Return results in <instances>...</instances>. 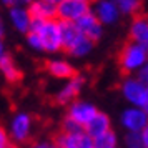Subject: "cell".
<instances>
[{
	"label": "cell",
	"instance_id": "6da1fadb",
	"mask_svg": "<svg viewBox=\"0 0 148 148\" xmlns=\"http://www.w3.org/2000/svg\"><path fill=\"white\" fill-rule=\"evenodd\" d=\"M32 30L40 38L42 45H43V53L53 55L63 50V43H62V22L58 18L45 20V22H35Z\"/></svg>",
	"mask_w": 148,
	"mask_h": 148
},
{
	"label": "cell",
	"instance_id": "7a4b0ae2",
	"mask_svg": "<svg viewBox=\"0 0 148 148\" xmlns=\"http://www.w3.org/2000/svg\"><path fill=\"white\" fill-rule=\"evenodd\" d=\"M148 63V50L138 43L128 42L118 52V67L123 73L136 75L143 65Z\"/></svg>",
	"mask_w": 148,
	"mask_h": 148
},
{
	"label": "cell",
	"instance_id": "3957f363",
	"mask_svg": "<svg viewBox=\"0 0 148 148\" xmlns=\"http://www.w3.org/2000/svg\"><path fill=\"white\" fill-rule=\"evenodd\" d=\"M121 97L130 103V107L145 108L148 103V85L136 77V75H127L120 83Z\"/></svg>",
	"mask_w": 148,
	"mask_h": 148
},
{
	"label": "cell",
	"instance_id": "277c9868",
	"mask_svg": "<svg viewBox=\"0 0 148 148\" xmlns=\"http://www.w3.org/2000/svg\"><path fill=\"white\" fill-rule=\"evenodd\" d=\"M92 12V3L87 0H62L57 5V18L60 22L77 23L82 17Z\"/></svg>",
	"mask_w": 148,
	"mask_h": 148
},
{
	"label": "cell",
	"instance_id": "5b68a950",
	"mask_svg": "<svg viewBox=\"0 0 148 148\" xmlns=\"http://www.w3.org/2000/svg\"><path fill=\"white\" fill-rule=\"evenodd\" d=\"M8 133L17 145L28 143V140L32 138V133H34V118L25 112L14 115V118L10 120Z\"/></svg>",
	"mask_w": 148,
	"mask_h": 148
},
{
	"label": "cell",
	"instance_id": "8992f818",
	"mask_svg": "<svg viewBox=\"0 0 148 148\" xmlns=\"http://www.w3.org/2000/svg\"><path fill=\"white\" fill-rule=\"evenodd\" d=\"M120 123L127 133H141L148 127V112L140 107H128L121 112Z\"/></svg>",
	"mask_w": 148,
	"mask_h": 148
},
{
	"label": "cell",
	"instance_id": "52a82bcc",
	"mask_svg": "<svg viewBox=\"0 0 148 148\" xmlns=\"http://www.w3.org/2000/svg\"><path fill=\"white\" fill-rule=\"evenodd\" d=\"M55 147L57 148H93V138L85 132H58L55 135Z\"/></svg>",
	"mask_w": 148,
	"mask_h": 148
},
{
	"label": "cell",
	"instance_id": "ba28073f",
	"mask_svg": "<svg viewBox=\"0 0 148 148\" xmlns=\"http://www.w3.org/2000/svg\"><path fill=\"white\" fill-rule=\"evenodd\" d=\"M100 110L95 107L93 103H90V101H85V100H75L73 103H70L67 108V115L70 120H73L75 123H78L80 127H87L90 121L93 120L97 113H98Z\"/></svg>",
	"mask_w": 148,
	"mask_h": 148
},
{
	"label": "cell",
	"instance_id": "9c48e42d",
	"mask_svg": "<svg viewBox=\"0 0 148 148\" xmlns=\"http://www.w3.org/2000/svg\"><path fill=\"white\" fill-rule=\"evenodd\" d=\"M7 18L10 27L22 35H27L34 28V23H35L28 7H22V5H14V7L8 8Z\"/></svg>",
	"mask_w": 148,
	"mask_h": 148
},
{
	"label": "cell",
	"instance_id": "30bf717a",
	"mask_svg": "<svg viewBox=\"0 0 148 148\" xmlns=\"http://www.w3.org/2000/svg\"><path fill=\"white\" fill-rule=\"evenodd\" d=\"M92 12L105 27L107 25H115L123 15L115 0H95L92 3Z\"/></svg>",
	"mask_w": 148,
	"mask_h": 148
},
{
	"label": "cell",
	"instance_id": "8fae6325",
	"mask_svg": "<svg viewBox=\"0 0 148 148\" xmlns=\"http://www.w3.org/2000/svg\"><path fill=\"white\" fill-rule=\"evenodd\" d=\"M83 85H85V78L82 75H75L70 80H65V83L62 85V88L57 92L55 95V101L58 105H70L77 100V97L80 95V92L83 90Z\"/></svg>",
	"mask_w": 148,
	"mask_h": 148
},
{
	"label": "cell",
	"instance_id": "7c38bea8",
	"mask_svg": "<svg viewBox=\"0 0 148 148\" xmlns=\"http://www.w3.org/2000/svg\"><path fill=\"white\" fill-rule=\"evenodd\" d=\"M128 37L130 42L138 43L148 50V15H135L128 25Z\"/></svg>",
	"mask_w": 148,
	"mask_h": 148
},
{
	"label": "cell",
	"instance_id": "4fadbf2b",
	"mask_svg": "<svg viewBox=\"0 0 148 148\" xmlns=\"http://www.w3.org/2000/svg\"><path fill=\"white\" fill-rule=\"evenodd\" d=\"M77 27L80 28V32L85 35L87 38H90L92 42L97 43V42L101 38V35H103L105 25L95 17L93 12H90V14H87L85 17H82L80 20L77 22Z\"/></svg>",
	"mask_w": 148,
	"mask_h": 148
},
{
	"label": "cell",
	"instance_id": "5bb4252c",
	"mask_svg": "<svg viewBox=\"0 0 148 148\" xmlns=\"http://www.w3.org/2000/svg\"><path fill=\"white\" fill-rule=\"evenodd\" d=\"M45 70L50 77L57 80H70L72 77L77 75L75 67L65 58H50L45 65Z\"/></svg>",
	"mask_w": 148,
	"mask_h": 148
},
{
	"label": "cell",
	"instance_id": "9a60e30c",
	"mask_svg": "<svg viewBox=\"0 0 148 148\" xmlns=\"http://www.w3.org/2000/svg\"><path fill=\"white\" fill-rule=\"evenodd\" d=\"M28 10L34 17L35 22H45V20H53L57 18V5L47 0H34Z\"/></svg>",
	"mask_w": 148,
	"mask_h": 148
},
{
	"label": "cell",
	"instance_id": "2e32d148",
	"mask_svg": "<svg viewBox=\"0 0 148 148\" xmlns=\"http://www.w3.org/2000/svg\"><path fill=\"white\" fill-rule=\"evenodd\" d=\"M83 37L85 35L80 32V28L77 27V23L62 22V43H63V52L68 53Z\"/></svg>",
	"mask_w": 148,
	"mask_h": 148
},
{
	"label": "cell",
	"instance_id": "e0dca14e",
	"mask_svg": "<svg viewBox=\"0 0 148 148\" xmlns=\"http://www.w3.org/2000/svg\"><path fill=\"white\" fill-rule=\"evenodd\" d=\"M85 132L92 138H98L101 135L112 132V120H110V116L107 113H103V112H98L97 116L85 127Z\"/></svg>",
	"mask_w": 148,
	"mask_h": 148
},
{
	"label": "cell",
	"instance_id": "ac0fdd59",
	"mask_svg": "<svg viewBox=\"0 0 148 148\" xmlns=\"http://www.w3.org/2000/svg\"><path fill=\"white\" fill-rule=\"evenodd\" d=\"M0 73L8 83H18L22 80V70L8 53L0 58Z\"/></svg>",
	"mask_w": 148,
	"mask_h": 148
},
{
	"label": "cell",
	"instance_id": "d6986e66",
	"mask_svg": "<svg viewBox=\"0 0 148 148\" xmlns=\"http://www.w3.org/2000/svg\"><path fill=\"white\" fill-rule=\"evenodd\" d=\"M115 2L120 7L121 14L127 17H135L141 10V0H115Z\"/></svg>",
	"mask_w": 148,
	"mask_h": 148
},
{
	"label": "cell",
	"instance_id": "ffe728a7",
	"mask_svg": "<svg viewBox=\"0 0 148 148\" xmlns=\"http://www.w3.org/2000/svg\"><path fill=\"white\" fill-rule=\"evenodd\" d=\"M116 147H118V136L113 130L98 136V138H93V148H116Z\"/></svg>",
	"mask_w": 148,
	"mask_h": 148
},
{
	"label": "cell",
	"instance_id": "44dd1931",
	"mask_svg": "<svg viewBox=\"0 0 148 148\" xmlns=\"http://www.w3.org/2000/svg\"><path fill=\"white\" fill-rule=\"evenodd\" d=\"M25 43H27V47L30 48V50L38 52V53H43V45H42L38 35L35 34L34 30H30V32L25 35Z\"/></svg>",
	"mask_w": 148,
	"mask_h": 148
},
{
	"label": "cell",
	"instance_id": "7402d4cb",
	"mask_svg": "<svg viewBox=\"0 0 148 148\" xmlns=\"http://www.w3.org/2000/svg\"><path fill=\"white\" fill-rule=\"evenodd\" d=\"M125 147L127 148H148L143 141L141 133H127L125 135Z\"/></svg>",
	"mask_w": 148,
	"mask_h": 148
},
{
	"label": "cell",
	"instance_id": "603a6c76",
	"mask_svg": "<svg viewBox=\"0 0 148 148\" xmlns=\"http://www.w3.org/2000/svg\"><path fill=\"white\" fill-rule=\"evenodd\" d=\"M18 145L12 140V136L8 133V130L0 125V148H17Z\"/></svg>",
	"mask_w": 148,
	"mask_h": 148
},
{
	"label": "cell",
	"instance_id": "cb8c5ba5",
	"mask_svg": "<svg viewBox=\"0 0 148 148\" xmlns=\"http://www.w3.org/2000/svg\"><path fill=\"white\" fill-rule=\"evenodd\" d=\"M62 132H80V130H85L83 127H80L78 123H75L73 120H70L68 116H65L63 118V121H62Z\"/></svg>",
	"mask_w": 148,
	"mask_h": 148
},
{
	"label": "cell",
	"instance_id": "d4e9b609",
	"mask_svg": "<svg viewBox=\"0 0 148 148\" xmlns=\"http://www.w3.org/2000/svg\"><path fill=\"white\" fill-rule=\"evenodd\" d=\"M25 148H57L53 140H37L32 143H27Z\"/></svg>",
	"mask_w": 148,
	"mask_h": 148
},
{
	"label": "cell",
	"instance_id": "484cf974",
	"mask_svg": "<svg viewBox=\"0 0 148 148\" xmlns=\"http://www.w3.org/2000/svg\"><path fill=\"white\" fill-rule=\"evenodd\" d=\"M136 77H138L143 83H147V85H148V63H145V65H143V68H141L140 72L136 73Z\"/></svg>",
	"mask_w": 148,
	"mask_h": 148
},
{
	"label": "cell",
	"instance_id": "4316f807",
	"mask_svg": "<svg viewBox=\"0 0 148 148\" xmlns=\"http://www.w3.org/2000/svg\"><path fill=\"white\" fill-rule=\"evenodd\" d=\"M34 0H14V5H22V7H28Z\"/></svg>",
	"mask_w": 148,
	"mask_h": 148
},
{
	"label": "cell",
	"instance_id": "83f0119b",
	"mask_svg": "<svg viewBox=\"0 0 148 148\" xmlns=\"http://www.w3.org/2000/svg\"><path fill=\"white\" fill-rule=\"evenodd\" d=\"M5 35V22H3V17L0 15V38H3Z\"/></svg>",
	"mask_w": 148,
	"mask_h": 148
},
{
	"label": "cell",
	"instance_id": "f1b7e54d",
	"mask_svg": "<svg viewBox=\"0 0 148 148\" xmlns=\"http://www.w3.org/2000/svg\"><path fill=\"white\" fill-rule=\"evenodd\" d=\"M7 55V50H5V43H3V38H0V58Z\"/></svg>",
	"mask_w": 148,
	"mask_h": 148
},
{
	"label": "cell",
	"instance_id": "f546056e",
	"mask_svg": "<svg viewBox=\"0 0 148 148\" xmlns=\"http://www.w3.org/2000/svg\"><path fill=\"white\" fill-rule=\"evenodd\" d=\"M141 136H143V141H145V145L148 147V127L141 132Z\"/></svg>",
	"mask_w": 148,
	"mask_h": 148
},
{
	"label": "cell",
	"instance_id": "4dcf8cb0",
	"mask_svg": "<svg viewBox=\"0 0 148 148\" xmlns=\"http://www.w3.org/2000/svg\"><path fill=\"white\" fill-rule=\"evenodd\" d=\"M47 2H52V3H55V5H58L62 0H47Z\"/></svg>",
	"mask_w": 148,
	"mask_h": 148
},
{
	"label": "cell",
	"instance_id": "1f68e13d",
	"mask_svg": "<svg viewBox=\"0 0 148 148\" xmlns=\"http://www.w3.org/2000/svg\"><path fill=\"white\" fill-rule=\"evenodd\" d=\"M87 2H90V3H93V2H95V0H87Z\"/></svg>",
	"mask_w": 148,
	"mask_h": 148
},
{
	"label": "cell",
	"instance_id": "d6a6232c",
	"mask_svg": "<svg viewBox=\"0 0 148 148\" xmlns=\"http://www.w3.org/2000/svg\"><path fill=\"white\" fill-rule=\"evenodd\" d=\"M145 110H147V112H148V103H147V107H145Z\"/></svg>",
	"mask_w": 148,
	"mask_h": 148
}]
</instances>
